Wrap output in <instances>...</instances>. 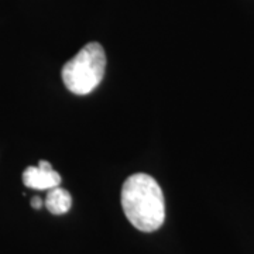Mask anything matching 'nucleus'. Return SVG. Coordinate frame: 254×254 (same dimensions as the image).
Returning <instances> with one entry per match:
<instances>
[{
    "instance_id": "nucleus-3",
    "label": "nucleus",
    "mask_w": 254,
    "mask_h": 254,
    "mask_svg": "<svg viewBox=\"0 0 254 254\" xmlns=\"http://www.w3.org/2000/svg\"><path fill=\"white\" fill-rule=\"evenodd\" d=\"M23 182L24 185L37 190H50L60 187L61 175L53 170V165L41 160L38 161L37 167H27L23 173Z\"/></svg>"
},
{
    "instance_id": "nucleus-2",
    "label": "nucleus",
    "mask_w": 254,
    "mask_h": 254,
    "mask_svg": "<svg viewBox=\"0 0 254 254\" xmlns=\"http://www.w3.org/2000/svg\"><path fill=\"white\" fill-rule=\"evenodd\" d=\"M106 69V55L99 43H89L64 65L63 81L75 95H88L98 88Z\"/></svg>"
},
{
    "instance_id": "nucleus-5",
    "label": "nucleus",
    "mask_w": 254,
    "mask_h": 254,
    "mask_svg": "<svg viewBox=\"0 0 254 254\" xmlns=\"http://www.w3.org/2000/svg\"><path fill=\"white\" fill-rule=\"evenodd\" d=\"M31 206L34 209H41V206H43V200H41V198L34 196V198L31 199Z\"/></svg>"
},
{
    "instance_id": "nucleus-4",
    "label": "nucleus",
    "mask_w": 254,
    "mask_h": 254,
    "mask_svg": "<svg viewBox=\"0 0 254 254\" xmlns=\"http://www.w3.org/2000/svg\"><path fill=\"white\" fill-rule=\"evenodd\" d=\"M44 203L53 215H64L72 206V196L66 190L55 187L48 190Z\"/></svg>"
},
{
    "instance_id": "nucleus-1",
    "label": "nucleus",
    "mask_w": 254,
    "mask_h": 254,
    "mask_svg": "<svg viewBox=\"0 0 254 254\" xmlns=\"http://www.w3.org/2000/svg\"><path fill=\"white\" fill-rule=\"evenodd\" d=\"M122 208L128 222L145 233L158 230L165 220L161 187L147 174H133L125 181L122 188Z\"/></svg>"
}]
</instances>
